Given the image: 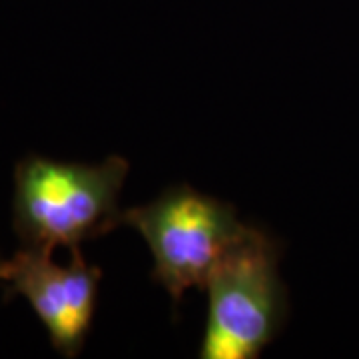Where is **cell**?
Segmentation results:
<instances>
[{"instance_id": "6da1fadb", "label": "cell", "mask_w": 359, "mask_h": 359, "mask_svg": "<svg viewBox=\"0 0 359 359\" xmlns=\"http://www.w3.org/2000/svg\"><path fill=\"white\" fill-rule=\"evenodd\" d=\"M130 172L122 156L98 164L30 154L14 168L13 226L20 248L76 252L122 224L120 196Z\"/></svg>"}, {"instance_id": "5b68a950", "label": "cell", "mask_w": 359, "mask_h": 359, "mask_svg": "<svg viewBox=\"0 0 359 359\" xmlns=\"http://www.w3.org/2000/svg\"><path fill=\"white\" fill-rule=\"evenodd\" d=\"M4 269H6V259H2L0 257V283L4 280Z\"/></svg>"}, {"instance_id": "7a4b0ae2", "label": "cell", "mask_w": 359, "mask_h": 359, "mask_svg": "<svg viewBox=\"0 0 359 359\" xmlns=\"http://www.w3.org/2000/svg\"><path fill=\"white\" fill-rule=\"evenodd\" d=\"M280 245L252 228L212 271L202 359H256L278 337L290 311L280 273Z\"/></svg>"}, {"instance_id": "3957f363", "label": "cell", "mask_w": 359, "mask_h": 359, "mask_svg": "<svg viewBox=\"0 0 359 359\" xmlns=\"http://www.w3.org/2000/svg\"><path fill=\"white\" fill-rule=\"evenodd\" d=\"M122 224L144 238L154 257L152 280L178 308L190 287L204 290L212 271L254 226L230 202L188 184L170 186L152 202L124 210Z\"/></svg>"}, {"instance_id": "277c9868", "label": "cell", "mask_w": 359, "mask_h": 359, "mask_svg": "<svg viewBox=\"0 0 359 359\" xmlns=\"http://www.w3.org/2000/svg\"><path fill=\"white\" fill-rule=\"evenodd\" d=\"M102 269L72 252L60 266L50 252L20 248L4 269V299L22 297L44 325L50 346L62 358H78L86 346L98 306Z\"/></svg>"}]
</instances>
